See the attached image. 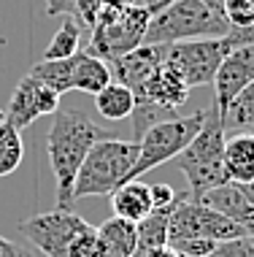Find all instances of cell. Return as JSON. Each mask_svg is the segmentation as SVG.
<instances>
[{
    "instance_id": "obj_1",
    "label": "cell",
    "mask_w": 254,
    "mask_h": 257,
    "mask_svg": "<svg viewBox=\"0 0 254 257\" xmlns=\"http://www.w3.org/2000/svg\"><path fill=\"white\" fill-rule=\"evenodd\" d=\"M106 138H111V133L103 124H95L84 111H54L49 136H46V157H49L54 179H57V208H73L76 173L87 152Z\"/></svg>"
},
{
    "instance_id": "obj_2",
    "label": "cell",
    "mask_w": 254,
    "mask_h": 257,
    "mask_svg": "<svg viewBox=\"0 0 254 257\" xmlns=\"http://www.w3.org/2000/svg\"><path fill=\"white\" fill-rule=\"evenodd\" d=\"M224 141H227L224 124L216 111L208 108L205 111V122L197 130V136L173 157L178 171L184 173V179L189 184L187 195L192 200H200L208 190L227 182V173H224V165H222Z\"/></svg>"
},
{
    "instance_id": "obj_3",
    "label": "cell",
    "mask_w": 254,
    "mask_h": 257,
    "mask_svg": "<svg viewBox=\"0 0 254 257\" xmlns=\"http://www.w3.org/2000/svg\"><path fill=\"white\" fill-rule=\"evenodd\" d=\"M227 33L230 25L224 22V17L203 0H173L162 11L152 14L143 33V44L168 46L195 38H224Z\"/></svg>"
},
{
    "instance_id": "obj_4",
    "label": "cell",
    "mask_w": 254,
    "mask_h": 257,
    "mask_svg": "<svg viewBox=\"0 0 254 257\" xmlns=\"http://www.w3.org/2000/svg\"><path fill=\"white\" fill-rule=\"evenodd\" d=\"M138 157V144L106 138L87 152L73 182V203L92 195H111L116 187L127 184V173Z\"/></svg>"
},
{
    "instance_id": "obj_5",
    "label": "cell",
    "mask_w": 254,
    "mask_h": 257,
    "mask_svg": "<svg viewBox=\"0 0 254 257\" xmlns=\"http://www.w3.org/2000/svg\"><path fill=\"white\" fill-rule=\"evenodd\" d=\"M152 11L143 9L141 3L125 6V9H111L106 6L92 22V41H89V54L111 62L122 54L138 49L143 44V33L149 27Z\"/></svg>"
},
{
    "instance_id": "obj_6",
    "label": "cell",
    "mask_w": 254,
    "mask_h": 257,
    "mask_svg": "<svg viewBox=\"0 0 254 257\" xmlns=\"http://www.w3.org/2000/svg\"><path fill=\"white\" fill-rule=\"evenodd\" d=\"M205 122V111H195L187 116H173V119H162L152 124L141 138H138V157L135 165L127 173V182H138L143 173L160 168L162 163L173 160Z\"/></svg>"
},
{
    "instance_id": "obj_7",
    "label": "cell",
    "mask_w": 254,
    "mask_h": 257,
    "mask_svg": "<svg viewBox=\"0 0 254 257\" xmlns=\"http://www.w3.org/2000/svg\"><path fill=\"white\" fill-rule=\"evenodd\" d=\"M241 235H249V233L241 225L230 222L227 217L216 214L214 208L203 206L200 200H192L187 192L176 198V206L170 211V222H168V244L181 238H208L219 244V241L241 238Z\"/></svg>"
},
{
    "instance_id": "obj_8",
    "label": "cell",
    "mask_w": 254,
    "mask_h": 257,
    "mask_svg": "<svg viewBox=\"0 0 254 257\" xmlns=\"http://www.w3.org/2000/svg\"><path fill=\"white\" fill-rule=\"evenodd\" d=\"M89 227L92 225L73 208H54L19 222V233L46 257H68L73 241Z\"/></svg>"
},
{
    "instance_id": "obj_9",
    "label": "cell",
    "mask_w": 254,
    "mask_h": 257,
    "mask_svg": "<svg viewBox=\"0 0 254 257\" xmlns=\"http://www.w3.org/2000/svg\"><path fill=\"white\" fill-rule=\"evenodd\" d=\"M227 52H230L227 38H195V41L168 44L165 57L192 89V87H203L214 81Z\"/></svg>"
},
{
    "instance_id": "obj_10",
    "label": "cell",
    "mask_w": 254,
    "mask_h": 257,
    "mask_svg": "<svg viewBox=\"0 0 254 257\" xmlns=\"http://www.w3.org/2000/svg\"><path fill=\"white\" fill-rule=\"evenodd\" d=\"M254 81V44L251 46H235L227 52V57L222 60L219 71L214 76V111L219 119L224 122L230 103L243 92Z\"/></svg>"
},
{
    "instance_id": "obj_11",
    "label": "cell",
    "mask_w": 254,
    "mask_h": 257,
    "mask_svg": "<svg viewBox=\"0 0 254 257\" xmlns=\"http://www.w3.org/2000/svg\"><path fill=\"white\" fill-rule=\"evenodd\" d=\"M54 111H60V95L27 73L17 84V89H14L11 106H9V111H6V119L22 133V130L30 127L38 116L54 114Z\"/></svg>"
},
{
    "instance_id": "obj_12",
    "label": "cell",
    "mask_w": 254,
    "mask_h": 257,
    "mask_svg": "<svg viewBox=\"0 0 254 257\" xmlns=\"http://www.w3.org/2000/svg\"><path fill=\"white\" fill-rule=\"evenodd\" d=\"M168 54V52H165ZM135 103H146V106H160V108H165V111H176L187 103L189 98V87H187V81L178 76V71L173 65L168 62H162L157 71L149 76L143 84L135 89Z\"/></svg>"
},
{
    "instance_id": "obj_13",
    "label": "cell",
    "mask_w": 254,
    "mask_h": 257,
    "mask_svg": "<svg viewBox=\"0 0 254 257\" xmlns=\"http://www.w3.org/2000/svg\"><path fill=\"white\" fill-rule=\"evenodd\" d=\"M165 52L168 46H149V44H141L138 49L122 54V57H116L108 62V68H111V76L114 81H119V84H125L130 92H135L143 81L152 76L157 68L165 62Z\"/></svg>"
},
{
    "instance_id": "obj_14",
    "label": "cell",
    "mask_w": 254,
    "mask_h": 257,
    "mask_svg": "<svg viewBox=\"0 0 254 257\" xmlns=\"http://www.w3.org/2000/svg\"><path fill=\"white\" fill-rule=\"evenodd\" d=\"M200 203L214 208L216 214L227 217L230 222L241 225L249 235H254V206L249 203V198L243 195L241 184H235V182L219 184V187H214V190L205 192V195L200 198Z\"/></svg>"
},
{
    "instance_id": "obj_15",
    "label": "cell",
    "mask_w": 254,
    "mask_h": 257,
    "mask_svg": "<svg viewBox=\"0 0 254 257\" xmlns=\"http://www.w3.org/2000/svg\"><path fill=\"white\" fill-rule=\"evenodd\" d=\"M222 165L227 173V182L249 184L254 179V136L251 133H235L224 141Z\"/></svg>"
},
{
    "instance_id": "obj_16",
    "label": "cell",
    "mask_w": 254,
    "mask_h": 257,
    "mask_svg": "<svg viewBox=\"0 0 254 257\" xmlns=\"http://www.w3.org/2000/svg\"><path fill=\"white\" fill-rule=\"evenodd\" d=\"M173 206L152 208L141 222H135V254L133 257H146V254H152L154 249L168 246V222H170Z\"/></svg>"
},
{
    "instance_id": "obj_17",
    "label": "cell",
    "mask_w": 254,
    "mask_h": 257,
    "mask_svg": "<svg viewBox=\"0 0 254 257\" xmlns=\"http://www.w3.org/2000/svg\"><path fill=\"white\" fill-rule=\"evenodd\" d=\"M108 198H111L114 217H122L127 222H141L154 208L152 195H149V184H143V182H127V184L116 187Z\"/></svg>"
},
{
    "instance_id": "obj_18",
    "label": "cell",
    "mask_w": 254,
    "mask_h": 257,
    "mask_svg": "<svg viewBox=\"0 0 254 257\" xmlns=\"http://www.w3.org/2000/svg\"><path fill=\"white\" fill-rule=\"evenodd\" d=\"M98 230V241L106 257H133L135 254V222L122 217L106 219Z\"/></svg>"
},
{
    "instance_id": "obj_19",
    "label": "cell",
    "mask_w": 254,
    "mask_h": 257,
    "mask_svg": "<svg viewBox=\"0 0 254 257\" xmlns=\"http://www.w3.org/2000/svg\"><path fill=\"white\" fill-rule=\"evenodd\" d=\"M114 81L111 76V68H108L106 60L95 57V54H76V68H73V89L79 92H87V95H98L100 89H106L108 84Z\"/></svg>"
},
{
    "instance_id": "obj_20",
    "label": "cell",
    "mask_w": 254,
    "mask_h": 257,
    "mask_svg": "<svg viewBox=\"0 0 254 257\" xmlns=\"http://www.w3.org/2000/svg\"><path fill=\"white\" fill-rule=\"evenodd\" d=\"M95 108H98L100 116L108 122L130 119V114H133V108H135V95L130 92L125 84L111 81L106 89H100V92L95 95Z\"/></svg>"
},
{
    "instance_id": "obj_21",
    "label": "cell",
    "mask_w": 254,
    "mask_h": 257,
    "mask_svg": "<svg viewBox=\"0 0 254 257\" xmlns=\"http://www.w3.org/2000/svg\"><path fill=\"white\" fill-rule=\"evenodd\" d=\"M73 68H76V57H68V60H41L38 65H33L30 76L38 79L41 84H46L49 89L63 98L65 92L73 89Z\"/></svg>"
},
{
    "instance_id": "obj_22",
    "label": "cell",
    "mask_w": 254,
    "mask_h": 257,
    "mask_svg": "<svg viewBox=\"0 0 254 257\" xmlns=\"http://www.w3.org/2000/svg\"><path fill=\"white\" fill-rule=\"evenodd\" d=\"M224 133H251L254 136V81L230 103L224 114Z\"/></svg>"
},
{
    "instance_id": "obj_23",
    "label": "cell",
    "mask_w": 254,
    "mask_h": 257,
    "mask_svg": "<svg viewBox=\"0 0 254 257\" xmlns=\"http://www.w3.org/2000/svg\"><path fill=\"white\" fill-rule=\"evenodd\" d=\"M25 157V144H22V133L6 119L0 122V176H9L19 168Z\"/></svg>"
},
{
    "instance_id": "obj_24",
    "label": "cell",
    "mask_w": 254,
    "mask_h": 257,
    "mask_svg": "<svg viewBox=\"0 0 254 257\" xmlns=\"http://www.w3.org/2000/svg\"><path fill=\"white\" fill-rule=\"evenodd\" d=\"M81 46V27L76 19H65L63 27L54 33V38L49 41L44 52V60H68V57H76Z\"/></svg>"
},
{
    "instance_id": "obj_25",
    "label": "cell",
    "mask_w": 254,
    "mask_h": 257,
    "mask_svg": "<svg viewBox=\"0 0 254 257\" xmlns=\"http://www.w3.org/2000/svg\"><path fill=\"white\" fill-rule=\"evenodd\" d=\"M222 17L230 30L254 27V0H222Z\"/></svg>"
},
{
    "instance_id": "obj_26",
    "label": "cell",
    "mask_w": 254,
    "mask_h": 257,
    "mask_svg": "<svg viewBox=\"0 0 254 257\" xmlns=\"http://www.w3.org/2000/svg\"><path fill=\"white\" fill-rule=\"evenodd\" d=\"M205 257H254V235H241V238L219 241L214 252Z\"/></svg>"
},
{
    "instance_id": "obj_27",
    "label": "cell",
    "mask_w": 254,
    "mask_h": 257,
    "mask_svg": "<svg viewBox=\"0 0 254 257\" xmlns=\"http://www.w3.org/2000/svg\"><path fill=\"white\" fill-rule=\"evenodd\" d=\"M149 195H152V206L154 208H168L176 203V192L168 184H149Z\"/></svg>"
},
{
    "instance_id": "obj_28",
    "label": "cell",
    "mask_w": 254,
    "mask_h": 257,
    "mask_svg": "<svg viewBox=\"0 0 254 257\" xmlns=\"http://www.w3.org/2000/svg\"><path fill=\"white\" fill-rule=\"evenodd\" d=\"M76 17V0H46V17Z\"/></svg>"
},
{
    "instance_id": "obj_29",
    "label": "cell",
    "mask_w": 254,
    "mask_h": 257,
    "mask_svg": "<svg viewBox=\"0 0 254 257\" xmlns=\"http://www.w3.org/2000/svg\"><path fill=\"white\" fill-rule=\"evenodd\" d=\"M224 38H227L230 49H235V46H251L254 44V27H246V30H230Z\"/></svg>"
},
{
    "instance_id": "obj_30",
    "label": "cell",
    "mask_w": 254,
    "mask_h": 257,
    "mask_svg": "<svg viewBox=\"0 0 254 257\" xmlns=\"http://www.w3.org/2000/svg\"><path fill=\"white\" fill-rule=\"evenodd\" d=\"M0 257H22V249L14 246L9 238H3V235H0Z\"/></svg>"
},
{
    "instance_id": "obj_31",
    "label": "cell",
    "mask_w": 254,
    "mask_h": 257,
    "mask_svg": "<svg viewBox=\"0 0 254 257\" xmlns=\"http://www.w3.org/2000/svg\"><path fill=\"white\" fill-rule=\"evenodd\" d=\"M138 3L143 6V9H149L152 14H157V11H162L168 3H173V0H138Z\"/></svg>"
},
{
    "instance_id": "obj_32",
    "label": "cell",
    "mask_w": 254,
    "mask_h": 257,
    "mask_svg": "<svg viewBox=\"0 0 254 257\" xmlns=\"http://www.w3.org/2000/svg\"><path fill=\"white\" fill-rule=\"evenodd\" d=\"M146 257H181V254H176L170 246H162V249H154V252L146 254Z\"/></svg>"
},
{
    "instance_id": "obj_33",
    "label": "cell",
    "mask_w": 254,
    "mask_h": 257,
    "mask_svg": "<svg viewBox=\"0 0 254 257\" xmlns=\"http://www.w3.org/2000/svg\"><path fill=\"white\" fill-rule=\"evenodd\" d=\"M241 190H243V195L249 198V203L254 206V179H251L249 184H241Z\"/></svg>"
},
{
    "instance_id": "obj_34",
    "label": "cell",
    "mask_w": 254,
    "mask_h": 257,
    "mask_svg": "<svg viewBox=\"0 0 254 257\" xmlns=\"http://www.w3.org/2000/svg\"><path fill=\"white\" fill-rule=\"evenodd\" d=\"M203 3H205V6H211L214 11H219V14H222V0H203Z\"/></svg>"
},
{
    "instance_id": "obj_35",
    "label": "cell",
    "mask_w": 254,
    "mask_h": 257,
    "mask_svg": "<svg viewBox=\"0 0 254 257\" xmlns=\"http://www.w3.org/2000/svg\"><path fill=\"white\" fill-rule=\"evenodd\" d=\"M0 122H6V111L3 108H0Z\"/></svg>"
},
{
    "instance_id": "obj_36",
    "label": "cell",
    "mask_w": 254,
    "mask_h": 257,
    "mask_svg": "<svg viewBox=\"0 0 254 257\" xmlns=\"http://www.w3.org/2000/svg\"><path fill=\"white\" fill-rule=\"evenodd\" d=\"M22 257H33V254H27V252H22Z\"/></svg>"
}]
</instances>
